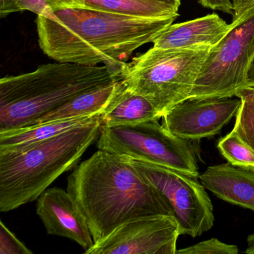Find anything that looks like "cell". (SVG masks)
<instances>
[{"instance_id":"9a60e30c","label":"cell","mask_w":254,"mask_h":254,"mask_svg":"<svg viewBox=\"0 0 254 254\" xmlns=\"http://www.w3.org/2000/svg\"><path fill=\"white\" fill-rule=\"evenodd\" d=\"M125 87L126 83L124 81L119 79L106 85L89 90L75 96L64 105L46 114L35 124L70 117L102 114Z\"/></svg>"},{"instance_id":"9c48e42d","label":"cell","mask_w":254,"mask_h":254,"mask_svg":"<svg viewBox=\"0 0 254 254\" xmlns=\"http://www.w3.org/2000/svg\"><path fill=\"white\" fill-rule=\"evenodd\" d=\"M181 235L175 216L152 215L135 218L94 243L85 254H175Z\"/></svg>"},{"instance_id":"8992f818","label":"cell","mask_w":254,"mask_h":254,"mask_svg":"<svg viewBox=\"0 0 254 254\" xmlns=\"http://www.w3.org/2000/svg\"><path fill=\"white\" fill-rule=\"evenodd\" d=\"M190 141L173 134L154 120L127 126L102 125L96 146L98 150L199 178L198 166Z\"/></svg>"},{"instance_id":"52a82bcc","label":"cell","mask_w":254,"mask_h":254,"mask_svg":"<svg viewBox=\"0 0 254 254\" xmlns=\"http://www.w3.org/2000/svg\"><path fill=\"white\" fill-rule=\"evenodd\" d=\"M231 25L230 32L211 49L190 98L233 97L246 87L254 59V8Z\"/></svg>"},{"instance_id":"7c38bea8","label":"cell","mask_w":254,"mask_h":254,"mask_svg":"<svg viewBox=\"0 0 254 254\" xmlns=\"http://www.w3.org/2000/svg\"><path fill=\"white\" fill-rule=\"evenodd\" d=\"M217 14L168 26L153 41L156 49H189L218 45L231 29Z\"/></svg>"},{"instance_id":"83f0119b","label":"cell","mask_w":254,"mask_h":254,"mask_svg":"<svg viewBox=\"0 0 254 254\" xmlns=\"http://www.w3.org/2000/svg\"><path fill=\"white\" fill-rule=\"evenodd\" d=\"M254 87V59L251 63L247 76L246 87Z\"/></svg>"},{"instance_id":"277c9868","label":"cell","mask_w":254,"mask_h":254,"mask_svg":"<svg viewBox=\"0 0 254 254\" xmlns=\"http://www.w3.org/2000/svg\"><path fill=\"white\" fill-rule=\"evenodd\" d=\"M120 79L106 66L47 64L0 80V132L27 127L78 95Z\"/></svg>"},{"instance_id":"5b68a950","label":"cell","mask_w":254,"mask_h":254,"mask_svg":"<svg viewBox=\"0 0 254 254\" xmlns=\"http://www.w3.org/2000/svg\"><path fill=\"white\" fill-rule=\"evenodd\" d=\"M212 47L156 49L126 63L120 79L129 90L146 98L162 117L190 98Z\"/></svg>"},{"instance_id":"8fae6325","label":"cell","mask_w":254,"mask_h":254,"mask_svg":"<svg viewBox=\"0 0 254 254\" xmlns=\"http://www.w3.org/2000/svg\"><path fill=\"white\" fill-rule=\"evenodd\" d=\"M36 213L47 234L67 238L87 250L94 245L84 215L63 189H48L37 199Z\"/></svg>"},{"instance_id":"484cf974","label":"cell","mask_w":254,"mask_h":254,"mask_svg":"<svg viewBox=\"0 0 254 254\" xmlns=\"http://www.w3.org/2000/svg\"><path fill=\"white\" fill-rule=\"evenodd\" d=\"M236 97L254 102V87H247L236 93Z\"/></svg>"},{"instance_id":"5bb4252c","label":"cell","mask_w":254,"mask_h":254,"mask_svg":"<svg viewBox=\"0 0 254 254\" xmlns=\"http://www.w3.org/2000/svg\"><path fill=\"white\" fill-rule=\"evenodd\" d=\"M51 8H83L148 18L178 16V11L145 0H47Z\"/></svg>"},{"instance_id":"e0dca14e","label":"cell","mask_w":254,"mask_h":254,"mask_svg":"<svg viewBox=\"0 0 254 254\" xmlns=\"http://www.w3.org/2000/svg\"><path fill=\"white\" fill-rule=\"evenodd\" d=\"M162 117L146 98L129 90L126 84L102 114L105 126L139 124Z\"/></svg>"},{"instance_id":"3957f363","label":"cell","mask_w":254,"mask_h":254,"mask_svg":"<svg viewBox=\"0 0 254 254\" xmlns=\"http://www.w3.org/2000/svg\"><path fill=\"white\" fill-rule=\"evenodd\" d=\"M102 117L50 139L0 148V212L37 200L66 172L78 165L100 135Z\"/></svg>"},{"instance_id":"44dd1931","label":"cell","mask_w":254,"mask_h":254,"mask_svg":"<svg viewBox=\"0 0 254 254\" xmlns=\"http://www.w3.org/2000/svg\"><path fill=\"white\" fill-rule=\"evenodd\" d=\"M15 235L0 221V254H32Z\"/></svg>"},{"instance_id":"f1b7e54d","label":"cell","mask_w":254,"mask_h":254,"mask_svg":"<svg viewBox=\"0 0 254 254\" xmlns=\"http://www.w3.org/2000/svg\"><path fill=\"white\" fill-rule=\"evenodd\" d=\"M247 242H248V247L245 252L248 254H254V233L248 236Z\"/></svg>"},{"instance_id":"cb8c5ba5","label":"cell","mask_w":254,"mask_h":254,"mask_svg":"<svg viewBox=\"0 0 254 254\" xmlns=\"http://www.w3.org/2000/svg\"><path fill=\"white\" fill-rule=\"evenodd\" d=\"M233 21L242 17L245 13L254 8V0H233Z\"/></svg>"},{"instance_id":"30bf717a","label":"cell","mask_w":254,"mask_h":254,"mask_svg":"<svg viewBox=\"0 0 254 254\" xmlns=\"http://www.w3.org/2000/svg\"><path fill=\"white\" fill-rule=\"evenodd\" d=\"M233 97L188 98L163 116V126L187 140L215 136L237 114L242 101Z\"/></svg>"},{"instance_id":"d4e9b609","label":"cell","mask_w":254,"mask_h":254,"mask_svg":"<svg viewBox=\"0 0 254 254\" xmlns=\"http://www.w3.org/2000/svg\"><path fill=\"white\" fill-rule=\"evenodd\" d=\"M20 12L16 6L14 0H0V17L5 18L13 13Z\"/></svg>"},{"instance_id":"7402d4cb","label":"cell","mask_w":254,"mask_h":254,"mask_svg":"<svg viewBox=\"0 0 254 254\" xmlns=\"http://www.w3.org/2000/svg\"><path fill=\"white\" fill-rule=\"evenodd\" d=\"M14 2L20 11H29L48 19L55 17L54 11L47 0H14Z\"/></svg>"},{"instance_id":"603a6c76","label":"cell","mask_w":254,"mask_h":254,"mask_svg":"<svg viewBox=\"0 0 254 254\" xmlns=\"http://www.w3.org/2000/svg\"><path fill=\"white\" fill-rule=\"evenodd\" d=\"M199 2L204 8L233 16V4L230 0H199Z\"/></svg>"},{"instance_id":"ac0fdd59","label":"cell","mask_w":254,"mask_h":254,"mask_svg":"<svg viewBox=\"0 0 254 254\" xmlns=\"http://www.w3.org/2000/svg\"><path fill=\"white\" fill-rule=\"evenodd\" d=\"M218 148L233 166L254 169V150L247 145L235 130L220 139Z\"/></svg>"},{"instance_id":"d6986e66","label":"cell","mask_w":254,"mask_h":254,"mask_svg":"<svg viewBox=\"0 0 254 254\" xmlns=\"http://www.w3.org/2000/svg\"><path fill=\"white\" fill-rule=\"evenodd\" d=\"M241 101L233 130L254 150V102L246 99Z\"/></svg>"},{"instance_id":"2e32d148","label":"cell","mask_w":254,"mask_h":254,"mask_svg":"<svg viewBox=\"0 0 254 254\" xmlns=\"http://www.w3.org/2000/svg\"><path fill=\"white\" fill-rule=\"evenodd\" d=\"M101 117L100 114L70 117L0 132V148L23 146L41 142L72 129L90 124Z\"/></svg>"},{"instance_id":"7a4b0ae2","label":"cell","mask_w":254,"mask_h":254,"mask_svg":"<svg viewBox=\"0 0 254 254\" xmlns=\"http://www.w3.org/2000/svg\"><path fill=\"white\" fill-rule=\"evenodd\" d=\"M67 183L66 191L87 221L94 243L135 218L175 217L167 199L127 158L108 151L98 150L80 163Z\"/></svg>"},{"instance_id":"4fadbf2b","label":"cell","mask_w":254,"mask_h":254,"mask_svg":"<svg viewBox=\"0 0 254 254\" xmlns=\"http://www.w3.org/2000/svg\"><path fill=\"white\" fill-rule=\"evenodd\" d=\"M199 178L205 188L218 198L254 212V169L230 163L214 165Z\"/></svg>"},{"instance_id":"ffe728a7","label":"cell","mask_w":254,"mask_h":254,"mask_svg":"<svg viewBox=\"0 0 254 254\" xmlns=\"http://www.w3.org/2000/svg\"><path fill=\"white\" fill-rule=\"evenodd\" d=\"M236 245H228L215 238L198 242L188 248L177 251L178 254H237Z\"/></svg>"},{"instance_id":"4316f807","label":"cell","mask_w":254,"mask_h":254,"mask_svg":"<svg viewBox=\"0 0 254 254\" xmlns=\"http://www.w3.org/2000/svg\"><path fill=\"white\" fill-rule=\"evenodd\" d=\"M148 2H157V3L163 4L166 6L170 7L175 11H178L181 6V0H145Z\"/></svg>"},{"instance_id":"ba28073f","label":"cell","mask_w":254,"mask_h":254,"mask_svg":"<svg viewBox=\"0 0 254 254\" xmlns=\"http://www.w3.org/2000/svg\"><path fill=\"white\" fill-rule=\"evenodd\" d=\"M127 159L167 199L179 223L181 235L195 238L213 227V206L198 178L175 169Z\"/></svg>"},{"instance_id":"6da1fadb","label":"cell","mask_w":254,"mask_h":254,"mask_svg":"<svg viewBox=\"0 0 254 254\" xmlns=\"http://www.w3.org/2000/svg\"><path fill=\"white\" fill-rule=\"evenodd\" d=\"M53 10V19H37L44 54L61 63L108 66L120 77L133 53L152 43L178 17L148 18L68 7Z\"/></svg>"}]
</instances>
